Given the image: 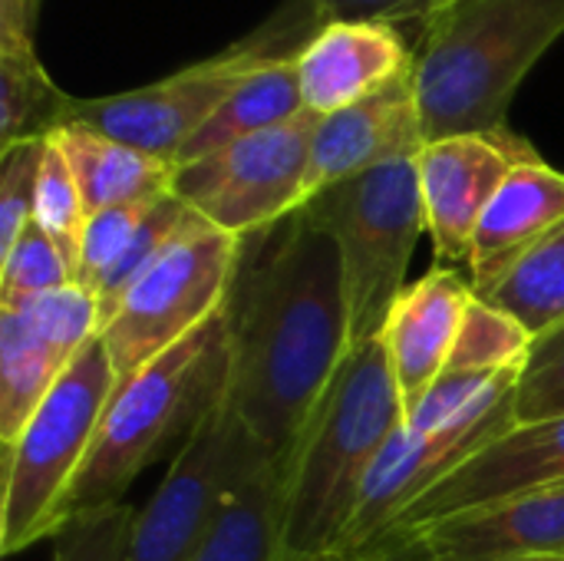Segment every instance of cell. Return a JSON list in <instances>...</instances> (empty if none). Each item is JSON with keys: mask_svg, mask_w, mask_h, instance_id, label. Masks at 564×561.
Segmentation results:
<instances>
[{"mask_svg": "<svg viewBox=\"0 0 564 561\" xmlns=\"http://www.w3.org/2000/svg\"><path fill=\"white\" fill-rule=\"evenodd\" d=\"M562 225L564 172L552 169L542 155L519 162L479 222L466 265L473 294L489 301L509 281V274Z\"/></svg>", "mask_w": 564, "mask_h": 561, "instance_id": "cell-16", "label": "cell"}, {"mask_svg": "<svg viewBox=\"0 0 564 561\" xmlns=\"http://www.w3.org/2000/svg\"><path fill=\"white\" fill-rule=\"evenodd\" d=\"M492 304L512 311L539 341L564 327V225L529 255L509 281L489 298Z\"/></svg>", "mask_w": 564, "mask_h": 561, "instance_id": "cell-26", "label": "cell"}, {"mask_svg": "<svg viewBox=\"0 0 564 561\" xmlns=\"http://www.w3.org/2000/svg\"><path fill=\"white\" fill-rule=\"evenodd\" d=\"M238 258L241 241L195 215L129 284L99 331L116 377L112 397L228 304Z\"/></svg>", "mask_w": 564, "mask_h": 561, "instance_id": "cell-7", "label": "cell"}, {"mask_svg": "<svg viewBox=\"0 0 564 561\" xmlns=\"http://www.w3.org/2000/svg\"><path fill=\"white\" fill-rule=\"evenodd\" d=\"M33 222L63 251V258L69 261V268L76 274L79 271L83 235H86V225H89V212H86L79 185H76V179L69 172V162H66L63 149L53 139H46V149H43Z\"/></svg>", "mask_w": 564, "mask_h": 561, "instance_id": "cell-27", "label": "cell"}, {"mask_svg": "<svg viewBox=\"0 0 564 561\" xmlns=\"http://www.w3.org/2000/svg\"><path fill=\"white\" fill-rule=\"evenodd\" d=\"M297 112H304V96H301V76H297V53H291L251 73L221 103V109L195 132V139L182 149V155L175 159V169L202 162L228 149L231 142H241L254 132L281 126L294 119Z\"/></svg>", "mask_w": 564, "mask_h": 561, "instance_id": "cell-21", "label": "cell"}, {"mask_svg": "<svg viewBox=\"0 0 564 561\" xmlns=\"http://www.w3.org/2000/svg\"><path fill=\"white\" fill-rule=\"evenodd\" d=\"M562 36L564 0H449L413 53L423 139L506 129L522 79Z\"/></svg>", "mask_w": 564, "mask_h": 561, "instance_id": "cell-3", "label": "cell"}, {"mask_svg": "<svg viewBox=\"0 0 564 561\" xmlns=\"http://www.w3.org/2000/svg\"><path fill=\"white\" fill-rule=\"evenodd\" d=\"M406 73H413V50L393 23H321L297 53L304 109L317 116L340 112Z\"/></svg>", "mask_w": 564, "mask_h": 561, "instance_id": "cell-15", "label": "cell"}, {"mask_svg": "<svg viewBox=\"0 0 564 561\" xmlns=\"http://www.w3.org/2000/svg\"><path fill=\"white\" fill-rule=\"evenodd\" d=\"M198 212L188 208L175 192H165L159 198L106 208L89 218L76 281L96 294L102 324L109 321L129 284L162 255V248Z\"/></svg>", "mask_w": 564, "mask_h": 561, "instance_id": "cell-19", "label": "cell"}, {"mask_svg": "<svg viewBox=\"0 0 564 561\" xmlns=\"http://www.w3.org/2000/svg\"><path fill=\"white\" fill-rule=\"evenodd\" d=\"M73 281L76 274L69 261L36 222L13 241L10 251L0 255V308H20Z\"/></svg>", "mask_w": 564, "mask_h": 561, "instance_id": "cell-28", "label": "cell"}, {"mask_svg": "<svg viewBox=\"0 0 564 561\" xmlns=\"http://www.w3.org/2000/svg\"><path fill=\"white\" fill-rule=\"evenodd\" d=\"M321 116L304 109L294 119L254 132L228 149L175 169L172 192L208 225L245 241L261 235L307 202L311 142Z\"/></svg>", "mask_w": 564, "mask_h": 561, "instance_id": "cell-10", "label": "cell"}, {"mask_svg": "<svg viewBox=\"0 0 564 561\" xmlns=\"http://www.w3.org/2000/svg\"><path fill=\"white\" fill-rule=\"evenodd\" d=\"M301 212L337 248L350 347L380 337L426 231L416 155L337 182Z\"/></svg>", "mask_w": 564, "mask_h": 561, "instance_id": "cell-5", "label": "cell"}, {"mask_svg": "<svg viewBox=\"0 0 564 561\" xmlns=\"http://www.w3.org/2000/svg\"><path fill=\"white\" fill-rule=\"evenodd\" d=\"M112 390V364L102 341L96 337L63 370L56 387L23 427V433L10 446H3V555H17L56 536L63 499L69 496L93 450Z\"/></svg>", "mask_w": 564, "mask_h": 561, "instance_id": "cell-6", "label": "cell"}, {"mask_svg": "<svg viewBox=\"0 0 564 561\" xmlns=\"http://www.w3.org/2000/svg\"><path fill=\"white\" fill-rule=\"evenodd\" d=\"M321 23L337 20H373V23H400V20H430L449 0H307Z\"/></svg>", "mask_w": 564, "mask_h": 561, "instance_id": "cell-32", "label": "cell"}, {"mask_svg": "<svg viewBox=\"0 0 564 561\" xmlns=\"http://www.w3.org/2000/svg\"><path fill=\"white\" fill-rule=\"evenodd\" d=\"M284 473L261 460L225 499L205 546L192 561H284Z\"/></svg>", "mask_w": 564, "mask_h": 561, "instance_id": "cell-22", "label": "cell"}, {"mask_svg": "<svg viewBox=\"0 0 564 561\" xmlns=\"http://www.w3.org/2000/svg\"><path fill=\"white\" fill-rule=\"evenodd\" d=\"M532 142L509 126L426 142L416 155L426 235L440 268L469 265L479 222L519 162L535 159Z\"/></svg>", "mask_w": 564, "mask_h": 561, "instance_id": "cell-12", "label": "cell"}, {"mask_svg": "<svg viewBox=\"0 0 564 561\" xmlns=\"http://www.w3.org/2000/svg\"><path fill=\"white\" fill-rule=\"evenodd\" d=\"M473 298L469 278L440 265L397 298L380 341L406 403V417L443 377Z\"/></svg>", "mask_w": 564, "mask_h": 561, "instance_id": "cell-17", "label": "cell"}, {"mask_svg": "<svg viewBox=\"0 0 564 561\" xmlns=\"http://www.w3.org/2000/svg\"><path fill=\"white\" fill-rule=\"evenodd\" d=\"M539 337L506 308L473 298L459 327L453 357L443 374L496 380L506 374H525Z\"/></svg>", "mask_w": 564, "mask_h": 561, "instance_id": "cell-25", "label": "cell"}, {"mask_svg": "<svg viewBox=\"0 0 564 561\" xmlns=\"http://www.w3.org/2000/svg\"><path fill=\"white\" fill-rule=\"evenodd\" d=\"M564 479V417L516 423L492 446L426 493L393 529H426L440 519L473 513L489 503Z\"/></svg>", "mask_w": 564, "mask_h": 561, "instance_id": "cell-13", "label": "cell"}, {"mask_svg": "<svg viewBox=\"0 0 564 561\" xmlns=\"http://www.w3.org/2000/svg\"><path fill=\"white\" fill-rule=\"evenodd\" d=\"M403 423L383 341L350 347L284 466V561H340L360 489Z\"/></svg>", "mask_w": 564, "mask_h": 561, "instance_id": "cell-2", "label": "cell"}, {"mask_svg": "<svg viewBox=\"0 0 564 561\" xmlns=\"http://www.w3.org/2000/svg\"><path fill=\"white\" fill-rule=\"evenodd\" d=\"M50 139L63 149L89 218L106 208L149 202L172 192L175 182L172 162L132 149L119 139H109L89 126L66 122Z\"/></svg>", "mask_w": 564, "mask_h": 561, "instance_id": "cell-20", "label": "cell"}, {"mask_svg": "<svg viewBox=\"0 0 564 561\" xmlns=\"http://www.w3.org/2000/svg\"><path fill=\"white\" fill-rule=\"evenodd\" d=\"M231 341L221 308L205 327L152 360L106 407L93 450L63 499L59 526L79 513L122 506L129 486L169 450L202 427L228 397Z\"/></svg>", "mask_w": 564, "mask_h": 561, "instance_id": "cell-4", "label": "cell"}, {"mask_svg": "<svg viewBox=\"0 0 564 561\" xmlns=\"http://www.w3.org/2000/svg\"><path fill=\"white\" fill-rule=\"evenodd\" d=\"M135 509L112 506L66 519L53 536V561H119Z\"/></svg>", "mask_w": 564, "mask_h": 561, "instance_id": "cell-31", "label": "cell"}, {"mask_svg": "<svg viewBox=\"0 0 564 561\" xmlns=\"http://www.w3.org/2000/svg\"><path fill=\"white\" fill-rule=\"evenodd\" d=\"M225 311L231 341L225 400L284 473L350 350L334 241L304 212L245 238Z\"/></svg>", "mask_w": 564, "mask_h": 561, "instance_id": "cell-1", "label": "cell"}, {"mask_svg": "<svg viewBox=\"0 0 564 561\" xmlns=\"http://www.w3.org/2000/svg\"><path fill=\"white\" fill-rule=\"evenodd\" d=\"M311 20H297L294 13H278L268 26L245 36L241 43L192 63L159 83L79 99L73 96L69 119L89 126L109 139H119L132 149H142L155 159L175 165L182 149L195 139V132L221 109V103L258 69L268 63L301 53L314 33H304ZM314 23H321L314 17Z\"/></svg>", "mask_w": 564, "mask_h": 561, "instance_id": "cell-8", "label": "cell"}, {"mask_svg": "<svg viewBox=\"0 0 564 561\" xmlns=\"http://www.w3.org/2000/svg\"><path fill=\"white\" fill-rule=\"evenodd\" d=\"M340 561H436V555L430 552V546L423 542L420 532L390 529L387 536H380L367 549H360V552H354V555Z\"/></svg>", "mask_w": 564, "mask_h": 561, "instance_id": "cell-33", "label": "cell"}, {"mask_svg": "<svg viewBox=\"0 0 564 561\" xmlns=\"http://www.w3.org/2000/svg\"><path fill=\"white\" fill-rule=\"evenodd\" d=\"M73 96L43 69L36 50H0V152L50 139L69 119Z\"/></svg>", "mask_w": 564, "mask_h": 561, "instance_id": "cell-24", "label": "cell"}, {"mask_svg": "<svg viewBox=\"0 0 564 561\" xmlns=\"http://www.w3.org/2000/svg\"><path fill=\"white\" fill-rule=\"evenodd\" d=\"M423 536L436 561H519L564 555V479L440 519Z\"/></svg>", "mask_w": 564, "mask_h": 561, "instance_id": "cell-18", "label": "cell"}, {"mask_svg": "<svg viewBox=\"0 0 564 561\" xmlns=\"http://www.w3.org/2000/svg\"><path fill=\"white\" fill-rule=\"evenodd\" d=\"M564 417V327L542 337L516 387V420L542 423Z\"/></svg>", "mask_w": 564, "mask_h": 561, "instance_id": "cell-30", "label": "cell"}, {"mask_svg": "<svg viewBox=\"0 0 564 561\" xmlns=\"http://www.w3.org/2000/svg\"><path fill=\"white\" fill-rule=\"evenodd\" d=\"M40 0H0V50H33Z\"/></svg>", "mask_w": 564, "mask_h": 561, "instance_id": "cell-34", "label": "cell"}, {"mask_svg": "<svg viewBox=\"0 0 564 561\" xmlns=\"http://www.w3.org/2000/svg\"><path fill=\"white\" fill-rule=\"evenodd\" d=\"M516 423V390L492 397L469 417L440 430H410L403 423L377 456L360 489V503L347 526L340 559L387 536L426 493H433L476 453L506 436Z\"/></svg>", "mask_w": 564, "mask_h": 561, "instance_id": "cell-11", "label": "cell"}, {"mask_svg": "<svg viewBox=\"0 0 564 561\" xmlns=\"http://www.w3.org/2000/svg\"><path fill=\"white\" fill-rule=\"evenodd\" d=\"M261 460H268V453L254 443L228 400H221L185 446L175 450L165 479L132 516L119 561L195 559L225 499Z\"/></svg>", "mask_w": 564, "mask_h": 561, "instance_id": "cell-9", "label": "cell"}, {"mask_svg": "<svg viewBox=\"0 0 564 561\" xmlns=\"http://www.w3.org/2000/svg\"><path fill=\"white\" fill-rule=\"evenodd\" d=\"M43 149L46 139L20 142L0 152V255L10 251L13 241L33 225Z\"/></svg>", "mask_w": 564, "mask_h": 561, "instance_id": "cell-29", "label": "cell"}, {"mask_svg": "<svg viewBox=\"0 0 564 561\" xmlns=\"http://www.w3.org/2000/svg\"><path fill=\"white\" fill-rule=\"evenodd\" d=\"M426 145L420 126V106L413 93V73L393 79L387 89L321 116L311 142V172H307V202L354 175H364L377 165L420 155ZM304 202V205H307Z\"/></svg>", "mask_w": 564, "mask_h": 561, "instance_id": "cell-14", "label": "cell"}, {"mask_svg": "<svg viewBox=\"0 0 564 561\" xmlns=\"http://www.w3.org/2000/svg\"><path fill=\"white\" fill-rule=\"evenodd\" d=\"M519 561H564V555H558V559H519Z\"/></svg>", "mask_w": 564, "mask_h": 561, "instance_id": "cell-35", "label": "cell"}, {"mask_svg": "<svg viewBox=\"0 0 564 561\" xmlns=\"http://www.w3.org/2000/svg\"><path fill=\"white\" fill-rule=\"evenodd\" d=\"M73 360L46 347L17 311H0V450L10 446Z\"/></svg>", "mask_w": 564, "mask_h": 561, "instance_id": "cell-23", "label": "cell"}]
</instances>
